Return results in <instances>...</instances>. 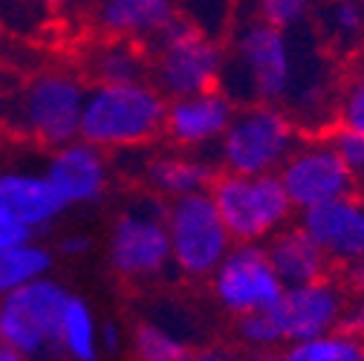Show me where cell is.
Returning a JSON list of instances; mask_svg holds the SVG:
<instances>
[{
  "label": "cell",
  "instance_id": "20",
  "mask_svg": "<svg viewBox=\"0 0 364 361\" xmlns=\"http://www.w3.org/2000/svg\"><path fill=\"white\" fill-rule=\"evenodd\" d=\"M142 176L148 179V185L159 194V197H186V194H197V191H208L214 183V165L194 159V156H151L145 162Z\"/></svg>",
  "mask_w": 364,
  "mask_h": 361
},
{
  "label": "cell",
  "instance_id": "12",
  "mask_svg": "<svg viewBox=\"0 0 364 361\" xmlns=\"http://www.w3.org/2000/svg\"><path fill=\"white\" fill-rule=\"evenodd\" d=\"M341 312H344V298L338 286L330 284L327 278L298 284V286H284L281 298L272 306L284 344L338 330Z\"/></svg>",
  "mask_w": 364,
  "mask_h": 361
},
{
  "label": "cell",
  "instance_id": "40",
  "mask_svg": "<svg viewBox=\"0 0 364 361\" xmlns=\"http://www.w3.org/2000/svg\"><path fill=\"white\" fill-rule=\"evenodd\" d=\"M355 361H364V347H361V352L355 355Z\"/></svg>",
  "mask_w": 364,
  "mask_h": 361
},
{
  "label": "cell",
  "instance_id": "17",
  "mask_svg": "<svg viewBox=\"0 0 364 361\" xmlns=\"http://www.w3.org/2000/svg\"><path fill=\"white\" fill-rule=\"evenodd\" d=\"M64 208L67 203L47 173H0V214H6L12 222L41 229L50 225Z\"/></svg>",
  "mask_w": 364,
  "mask_h": 361
},
{
  "label": "cell",
  "instance_id": "24",
  "mask_svg": "<svg viewBox=\"0 0 364 361\" xmlns=\"http://www.w3.org/2000/svg\"><path fill=\"white\" fill-rule=\"evenodd\" d=\"M361 347L364 341H358L355 335L344 330H333L315 338L292 341L284 350V361H355Z\"/></svg>",
  "mask_w": 364,
  "mask_h": 361
},
{
  "label": "cell",
  "instance_id": "38",
  "mask_svg": "<svg viewBox=\"0 0 364 361\" xmlns=\"http://www.w3.org/2000/svg\"><path fill=\"white\" fill-rule=\"evenodd\" d=\"M9 93H12V78H9V72L4 67H0V102H4Z\"/></svg>",
  "mask_w": 364,
  "mask_h": 361
},
{
  "label": "cell",
  "instance_id": "23",
  "mask_svg": "<svg viewBox=\"0 0 364 361\" xmlns=\"http://www.w3.org/2000/svg\"><path fill=\"white\" fill-rule=\"evenodd\" d=\"M50 266H53V254L41 246H29V243L0 246V298L35 278H43Z\"/></svg>",
  "mask_w": 364,
  "mask_h": 361
},
{
  "label": "cell",
  "instance_id": "5",
  "mask_svg": "<svg viewBox=\"0 0 364 361\" xmlns=\"http://www.w3.org/2000/svg\"><path fill=\"white\" fill-rule=\"evenodd\" d=\"M298 148V124L281 104H237L217 142V162L229 173H278Z\"/></svg>",
  "mask_w": 364,
  "mask_h": 361
},
{
  "label": "cell",
  "instance_id": "14",
  "mask_svg": "<svg viewBox=\"0 0 364 361\" xmlns=\"http://www.w3.org/2000/svg\"><path fill=\"white\" fill-rule=\"evenodd\" d=\"M301 225L330 260L350 263L364 257V203L355 194L301 211Z\"/></svg>",
  "mask_w": 364,
  "mask_h": 361
},
{
  "label": "cell",
  "instance_id": "15",
  "mask_svg": "<svg viewBox=\"0 0 364 361\" xmlns=\"http://www.w3.org/2000/svg\"><path fill=\"white\" fill-rule=\"evenodd\" d=\"M179 18V0H96L90 9L93 26L107 38L154 43Z\"/></svg>",
  "mask_w": 364,
  "mask_h": 361
},
{
  "label": "cell",
  "instance_id": "1",
  "mask_svg": "<svg viewBox=\"0 0 364 361\" xmlns=\"http://www.w3.org/2000/svg\"><path fill=\"white\" fill-rule=\"evenodd\" d=\"M298 55L287 29L252 15L232 32L220 87L237 104H284L298 72Z\"/></svg>",
  "mask_w": 364,
  "mask_h": 361
},
{
  "label": "cell",
  "instance_id": "8",
  "mask_svg": "<svg viewBox=\"0 0 364 361\" xmlns=\"http://www.w3.org/2000/svg\"><path fill=\"white\" fill-rule=\"evenodd\" d=\"M171 263L186 278H211L223 257L232 252L235 237L208 191L186 194L168 203Z\"/></svg>",
  "mask_w": 364,
  "mask_h": 361
},
{
  "label": "cell",
  "instance_id": "33",
  "mask_svg": "<svg viewBox=\"0 0 364 361\" xmlns=\"http://www.w3.org/2000/svg\"><path fill=\"white\" fill-rule=\"evenodd\" d=\"M347 284L355 295H364V257L347 263Z\"/></svg>",
  "mask_w": 364,
  "mask_h": 361
},
{
  "label": "cell",
  "instance_id": "9",
  "mask_svg": "<svg viewBox=\"0 0 364 361\" xmlns=\"http://www.w3.org/2000/svg\"><path fill=\"white\" fill-rule=\"evenodd\" d=\"M110 266L124 281H154L171 266L168 205L159 200H139L113 225Z\"/></svg>",
  "mask_w": 364,
  "mask_h": 361
},
{
  "label": "cell",
  "instance_id": "22",
  "mask_svg": "<svg viewBox=\"0 0 364 361\" xmlns=\"http://www.w3.org/2000/svg\"><path fill=\"white\" fill-rule=\"evenodd\" d=\"M99 327L90 309L81 298L70 295V303L64 309L61 324V352H67L73 361H99Z\"/></svg>",
  "mask_w": 364,
  "mask_h": 361
},
{
  "label": "cell",
  "instance_id": "19",
  "mask_svg": "<svg viewBox=\"0 0 364 361\" xmlns=\"http://www.w3.org/2000/svg\"><path fill=\"white\" fill-rule=\"evenodd\" d=\"M151 58L145 43L127 38H107L102 35L87 53V72L93 84H122V81H142L148 78Z\"/></svg>",
  "mask_w": 364,
  "mask_h": 361
},
{
  "label": "cell",
  "instance_id": "29",
  "mask_svg": "<svg viewBox=\"0 0 364 361\" xmlns=\"http://www.w3.org/2000/svg\"><path fill=\"white\" fill-rule=\"evenodd\" d=\"M330 145L336 148V153L341 156V162H344L355 176L364 173V133L338 124V127L333 130V136H330Z\"/></svg>",
  "mask_w": 364,
  "mask_h": 361
},
{
  "label": "cell",
  "instance_id": "16",
  "mask_svg": "<svg viewBox=\"0 0 364 361\" xmlns=\"http://www.w3.org/2000/svg\"><path fill=\"white\" fill-rule=\"evenodd\" d=\"M47 179L67 205L96 203L107 188V162L102 148L84 142L81 136L55 148L47 165Z\"/></svg>",
  "mask_w": 364,
  "mask_h": 361
},
{
  "label": "cell",
  "instance_id": "18",
  "mask_svg": "<svg viewBox=\"0 0 364 361\" xmlns=\"http://www.w3.org/2000/svg\"><path fill=\"white\" fill-rule=\"evenodd\" d=\"M266 252H269L272 266H275V272L281 275L284 286H298V284L327 278L330 257L309 237L304 225H295V229L284 225L281 232L269 237Z\"/></svg>",
  "mask_w": 364,
  "mask_h": 361
},
{
  "label": "cell",
  "instance_id": "25",
  "mask_svg": "<svg viewBox=\"0 0 364 361\" xmlns=\"http://www.w3.org/2000/svg\"><path fill=\"white\" fill-rule=\"evenodd\" d=\"M136 361H191V347L159 324H139L133 333Z\"/></svg>",
  "mask_w": 364,
  "mask_h": 361
},
{
  "label": "cell",
  "instance_id": "34",
  "mask_svg": "<svg viewBox=\"0 0 364 361\" xmlns=\"http://www.w3.org/2000/svg\"><path fill=\"white\" fill-rule=\"evenodd\" d=\"M90 246H93V240H90V237H84V235H73V237H67V240L61 243L64 254H73V257H78V254H87V252H90Z\"/></svg>",
  "mask_w": 364,
  "mask_h": 361
},
{
  "label": "cell",
  "instance_id": "37",
  "mask_svg": "<svg viewBox=\"0 0 364 361\" xmlns=\"http://www.w3.org/2000/svg\"><path fill=\"white\" fill-rule=\"evenodd\" d=\"M0 361H32V358L23 355L21 350H15V347H9V344L0 341Z\"/></svg>",
  "mask_w": 364,
  "mask_h": 361
},
{
  "label": "cell",
  "instance_id": "3",
  "mask_svg": "<svg viewBox=\"0 0 364 361\" xmlns=\"http://www.w3.org/2000/svg\"><path fill=\"white\" fill-rule=\"evenodd\" d=\"M84 99L87 87L78 75L67 70H43L21 87H12V93L0 102V113L23 136L61 148L78 139Z\"/></svg>",
  "mask_w": 364,
  "mask_h": 361
},
{
  "label": "cell",
  "instance_id": "39",
  "mask_svg": "<svg viewBox=\"0 0 364 361\" xmlns=\"http://www.w3.org/2000/svg\"><path fill=\"white\" fill-rule=\"evenodd\" d=\"M252 361H284V352H275V350H260Z\"/></svg>",
  "mask_w": 364,
  "mask_h": 361
},
{
  "label": "cell",
  "instance_id": "28",
  "mask_svg": "<svg viewBox=\"0 0 364 361\" xmlns=\"http://www.w3.org/2000/svg\"><path fill=\"white\" fill-rule=\"evenodd\" d=\"M336 122L341 127L364 133V70L347 78L336 102Z\"/></svg>",
  "mask_w": 364,
  "mask_h": 361
},
{
  "label": "cell",
  "instance_id": "36",
  "mask_svg": "<svg viewBox=\"0 0 364 361\" xmlns=\"http://www.w3.org/2000/svg\"><path fill=\"white\" fill-rule=\"evenodd\" d=\"M26 4L38 6V9H67L75 4V0H26Z\"/></svg>",
  "mask_w": 364,
  "mask_h": 361
},
{
  "label": "cell",
  "instance_id": "27",
  "mask_svg": "<svg viewBox=\"0 0 364 361\" xmlns=\"http://www.w3.org/2000/svg\"><path fill=\"white\" fill-rule=\"evenodd\" d=\"M237 335L246 347L252 350H275L278 344H284V335L278 330V321L272 309H260V312H249V315H240L237 321Z\"/></svg>",
  "mask_w": 364,
  "mask_h": 361
},
{
  "label": "cell",
  "instance_id": "6",
  "mask_svg": "<svg viewBox=\"0 0 364 361\" xmlns=\"http://www.w3.org/2000/svg\"><path fill=\"white\" fill-rule=\"evenodd\" d=\"M225 229L235 243H260L281 232L289 222L295 205L278 173H229L214 176L208 188Z\"/></svg>",
  "mask_w": 364,
  "mask_h": 361
},
{
  "label": "cell",
  "instance_id": "13",
  "mask_svg": "<svg viewBox=\"0 0 364 361\" xmlns=\"http://www.w3.org/2000/svg\"><path fill=\"white\" fill-rule=\"evenodd\" d=\"M235 113H237V102L223 87L168 99L165 133L179 148H208L220 142Z\"/></svg>",
  "mask_w": 364,
  "mask_h": 361
},
{
  "label": "cell",
  "instance_id": "26",
  "mask_svg": "<svg viewBox=\"0 0 364 361\" xmlns=\"http://www.w3.org/2000/svg\"><path fill=\"white\" fill-rule=\"evenodd\" d=\"M252 15L287 32H304L315 15V0H252Z\"/></svg>",
  "mask_w": 364,
  "mask_h": 361
},
{
  "label": "cell",
  "instance_id": "21",
  "mask_svg": "<svg viewBox=\"0 0 364 361\" xmlns=\"http://www.w3.org/2000/svg\"><path fill=\"white\" fill-rule=\"evenodd\" d=\"M315 32L324 47L347 55L364 47V4L361 0H321L315 6Z\"/></svg>",
  "mask_w": 364,
  "mask_h": 361
},
{
  "label": "cell",
  "instance_id": "41",
  "mask_svg": "<svg viewBox=\"0 0 364 361\" xmlns=\"http://www.w3.org/2000/svg\"><path fill=\"white\" fill-rule=\"evenodd\" d=\"M361 4H364V0H361Z\"/></svg>",
  "mask_w": 364,
  "mask_h": 361
},
{
  "label": "cell",
  "instance_id": "31",
  "mask_svg": "<svg viewBox=\"0 0 364 361\" xmlns=\"http://www.w3.org/2000/svg\"><path fill=\"white\" fill-rule=\"evenodd\" d=\"M32 229L21 222H12L6 214H0V246H12V243H29Z\"/></svg>",
  "mask_w": 364,
  "mask_h": 361
},
{
  "label": "cell",
  "instance_id": "35",
  "mask_svg": "<svg viewBox=\"0 0 364 361\" xmlns=\"http://www.w3.org/2000/svg\"><path fill=\"white\" fill-rule=\"evenodd\" d=\"M191 361H240L235 352L229 350H220V347H208V350H200L191 355Z\"/></svg>",
  "mask_w": 364,
  "mask_h": 361
},
{
  "label": "cell",
  "instance_id": "7",
  "mask_svg": "<svg viewBox=\"0 0 364 361\" xmlns=\"http://www.w3.org/2000/svg\"><path fill=\"white\" fill-rule=\"evenodd\" d=\"M70 292L47 278H35L0 301V341L29 358L61 352V324Z\"/></svg>",
  "mask_w": 364,
  "mask_h": 361
},
{
  "label": "cell",
  "instance_id": "10",
  "mask_svg": "<svg viewBox=\"0 0 364 361\" xmlns=\"http://www.w3.org/2000/svg\"><path fill=\"white\" fill-rule=\"evenodd\" d=\"M214 298L223 309L235 312L237 318L249 312L272 309L284 292V281L269 260L266 246L240 243L223 257L214 269Z\"/></svg>",
  "mask_w": 364,
  "mask_h": 361
},
{
  "label": "cell",
  "instance_id": "32",
  "mask_svg": "<svg viewBox=\"0 0 364 361\" xmlns=\"http://www.w3.org/2000/svg\"><path fill=\"white\" fill-rule=\"evenodd\" d=\"M99 344H102V350H107V352H119L122 350V330L110 321V324H105V327H99Z\"/></svg>",
  "mask_w": 364,
  "mask_h": 361
},
{
  "label": "cell",
  "instance_id": "30",
  "mask_svg": "<svg viewBox=\"0 0 364 361\" xmlns=\"http://www.w3.org/2000/svg\"><path fill=\"white\" fill-rule=\"evenodd\" d=\"M338 330H344V333L355 335L358 341H364V295H355V301L344 303Z\"/></svg>",
  "mask_w": 364,
  "mask_h": 361
},
{
  "label": "cell",
  "instance_id": "2",
  "mask_svg": "<svg viewBox=\"0 0 364 361\" xmlns=\"http://www.w3.org/2000/svg\"><path fill=\"white\" fill-rule=\"evenodd\" d=\"M168 99L151 78L87 87L78 136L102 151H130L165 133Z\"/></svg>",
  "mask_w": 364,
  "mask_h": 361
},
{
  "label": "cell",
  "instance_id": "4",
  "mask_svg": "<svg viewBox=\"0 0 364 361\" xmlns=\"http://www.w3.org/2000/svg\"><path fill=\"white\" fill-rule=\"evenodd\" d=\"M148 78L156 90L165 99H179L220 87L225 47L220 38L179 15L154 43H148Z\"/></svg>",
  "mask_w": 364,
  "mask_h": 361
},
{
  "label": "cell",
  "instance_id": "11",
  "mask_svg": "<svg viewBox=\"0 0 364 361\" xmlns=\"http://www.w3.org/2000/svg\"><path fill=\"white\" fill-rule=\"evenodd\" d=\"M278 176L298 211L355 191V173L341 162L330 139L298 145L281 165Z\"/></svg>",
  "mask_w": 364,
  "mask_h": 361
}]
</instances>
